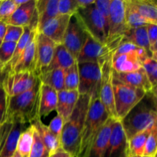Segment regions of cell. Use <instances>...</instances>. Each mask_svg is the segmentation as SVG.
Masks as SVG:
<instances>
[{
	"label": "cell",
	"mask_w": 157,
	"mask_h": 157,
	"mask_svg": "<svg viewBox=\"0 0 157 157\" xmlns=\"http://www.w3.org/2000/svg\"><path fill=\"white\" fill-rule=\"evenodd\" d=\"M40 88L41 82L38 79L36 85L30 90L15 96L8 97L5 122L31 124L40 118L38 116Z\"/></svg>",
	"instance_id": "obj_1"
},
{
	"label": "cell",
	"mask_w": 157,
	"mask_h": 157,
	"mask_svg": "<svg viewBox=\"0 0 157 157\" xmlns=\"http://www.w3.org/2000/svg\"><path fill=\"white\" fill-rule=\"evenodd\" d=\"M121 121L127 140L157 123L156 90L146 94Z\"/></svg>",
	"instance_id": "obj_2"
},
{
	"label": "cell",
	"mask_w": 157,
	"mask_h": 157,
	"mask_svg": "<svg viewBox=\"0 0 157 157\" xmlns=\"http://www.w3.org/2000/svg\"><path fill=\"white\" fill-rule=\"evenodd\" d=\"M90 104L89 95L80 94L73 112L63 126L61 136V148L73 157L76 156L78 151L80 136Z\"/></svg>",
	"instance_id": "obj_3"
},
{
	"label": "cell",
	"mask_w": 157,
	"mask_h": 157,
	"mask_svg": "<svg viewBox=\"0 0 157 157\" xmlns=\"http://www.w3.org/2000/svg\"><path fill=\"white\" fill-rule=\"evenodd\" d=\"M110 118L99 97L90 100L85 122L80 136L78 151L75 157H86L100 130Z\"/></svg>",
	"instance_id": "obj_4"
},
{
	"label": "cell",
	"mask_w": 157,
	"mask_h": 157,
	"mask_svg": "<svg viewBox=\"0 0 157 157\" xmlns=\"http://www.w3.org/2000/svg\"><path fill=\"white\" fill-rule=\"evenodd\" d=\"M113 98L117 120L122 121L127 113L144 98L147 92L124 84L113 78Z\"/></svg>",
	"instance_id": "obj_5"
},
{
	"label": "cell",
	"mask_w": 157,
	"mask_h": 157,
	"mask_svg": "<svg viewBox=\"0 0 157 157\" xmlns=\"http://www.w3.org/2000/svg\"><path fill=\"white\" fill-rule=\"evenodd\" d=\"M128 29L125 19L124 0H110L108 35L105 44L115 50Z\"/></svg>",
	"instance_id": "obj_6"
},
{
	"label": "cell",
	"mask_w": 157,
	"mask_h": 157,
	"mask_svg": "<svg viewBox=\"0 0 157 157\" xmlns=\"http://www.w3.org/2000/svg\"><path fill=\"white\" fill-rule=\"evenodd\" d=\"M113 52L109 54L98 62L101 67V84H100L99 99L104 105L106 111L110 118L117 120L115 110L113 98V69H112V55Z\"/></svg>",
	"instance_id": "obj_7"
},
{
	"label": "cell",
	"mask_w": 157,
	"mask_h": 157,
	"mask_svg": "<svg viewBox=\"0 0 157 157\" xmlns=\"http://www.w3.org/2000/svg\"><path fill=\"white\" fill-rule=\"evenodd\" d=\"M79 72L80 94H87L90 100L99 97L101 84V67L98 63H78Z\"/></svg>",
	"instance_id": "obj_8"
},
{
	"label": "cell",
	"mask_w": 157,
	"mask_h": 157,
	"mask_svg": "<svg viewBox=\"0 0 157 157\" xmlns=\"http://www.w3.org/2000/svg\"><path fill=\"white\" fill-rule=\"evenodd\" d=\"M77 14L88 35L98 42L105 44L107 35L104 21L94 5L81 8L78 10Z\"/></svg>",
	"instance_id": "obj_9"
},
{
	"label": "cell",
	"mask_w": 157,
	"mask_h": 157,
	"mask_svg": "<svg viewBox=\"0 0 157 157\" xmlns=\"http://www.w3.org/2000/svg\"><path fill=\"white\" fill-rule=\"evenodd\" d=\"M88 35L78 14L71 15L62 44L76 61Z\"/></svg>",
	"instance_id": "obj_10"
},
{
	"label": "cell",
	"mask_w": 157,
	"mask_h": 157,
	"mask_svg": "<svg viewBox=\"0 0 157 157\" xmlns=\"http://www.w3.org/2000/svg\"><path fill=\"white\" fill-rule=\"evenodd\" d=\"M150 58L144 49L134 45L129 52L112 55V69L117 73H128L143 67V62Z\"/></svg>",
	"instance_id": "obj_11"
},
{
	"label": "cell",
	"mask_w": 157,
	"mask_h": 157,
	"mask_svg": "<svg viewBox=\"0 0 157 157\" xmlns=\"http://www.w3.org/2000/svg\"><path fill=\"white\" fill-rule=\"evenodd\" d=\"M38 81V78L33 72H8L2 85L8 97L10 98L30 90Z\"/></svg>",
	"instance_id": "obj_12"
},
{
	"label": "cell",
	"mask_w": 157,
	"mask_h": 157,
	"mask_svg": "<svg viewBox=\"0 0 157 157\" xmlns=\"http://www.w3.org/2000/svg\"><path fill=\"white\" fill-rule=\"evenodd\" d=\"M104 157H130L128 140L123 128L122 123L114 120Z\"/></svg>",
	"instance_id": "obj_13"
},
{
	"label": "cell",
	"mask_w": 157,
	"mask_h": 157,
	"mask_svg": "<svg viewBox=\"0 0 157 157\" xmlns=\"http://www.w3.org/2000/svg\"><path fill=\"white\" fill-rule=\"evenodd\" d=\"M6 25L38 29L36 0H29L27 3L17 7L14 13L6 21Z\"/></svg>",
	"instance_id": "obj_14"
},
{
	"label": "cell",
	"mask_w": 157,
	"mask_h": 157,
	"mask_svg": "<svg viewBox=\"0 0 157 157\" xmlns=\"http://www.w3.org/2000/svg\"><path fill=\"white\" fill-rule=\"evenodd\" d=\"M113 52L114 51L112 50L108 45L98 42L88 35L76 61L78 63H98L104 57Z\"/></svg>",
	"instance_id": "obj_15"
},
{
	"label": "cell",
	"mask_w": 157,
	"mask_h": 157,
	"mask_svg": "<svg viewBox=\"0 0 157 157\" xmlns=\"http://www.w3.org/2000/svg\"><path fill=\"white\" fill-rule=\"evenodd\" d=\"M57 44L46 37L42 33L38 32L36 44V64L35 75L37 77L51 63Z\"/></svg>",
	"instance_id": "obj_16"
},
{
	"label": "cell",
	"mask_w": 157,
	"mask_h": 157,
	"mask_svg": "<svg viewBox=\"0 0 157 157\" xmlns=\"http://www.w3.org/2000/svg\"><path fill=\"white\" fill-rule=\"evenodd\" d=\"M70 18V15H57L44 23L38 32L42 33L57 44H62Z\"/></svg>",
	"instance_id": "obj_17"
},
{
	"label": "cell",
	"mask_w": 157,
	"mask_h": 157,
	"mask_svg": "<svg viewBox=\"0 0 157 157\" xmlns=\"http://www.w3.org/2000/svg\"><path fill=\"white\" fill-rule=\"evenodd\" d=\"M38 30H32L30 38L24 52L17 61L15 67L11 72L31 71L35 73L36 64V44Z\"/></svg>",
	"instance_id": "obj_18"
},
{
	"label": "cell",
	"mask_w": 157,
	"mask_h": 157,
	"mask_svg": "<svg viewBox=\"0 0 157 157\" xmlns=\"http://www.w3.org/2000/svg\"><path fill=\"white\" fill-rule=\"evenodd\" d=\"M113 78L127 85L144 90L147 93L156 90V89L153 88L150 84L143 67L137 71L128 73H117L113 71Z\"/></svg>",
	"instance_id": "obj_19"
},
{
	"label": "cell",
	"mask_w": 157,
	"mask_h": 157,
	"mask_svg": "<svg viewBox=\"0 0 157 157\" xmlns=\"http://www.w3.org/2000/svg\"><path fill=\"white\" fill-rule=\"evenodd\" d=\"M79 96L80 94L78 90H63L58 92V102L55 110L57 114L60 115L64 122L67 121L73 112Z\"/></svg>",
	"instance_id": "obj_20"
},
{
	"label": "cell",
	"mask_w": 157,
	"mask_h": 157,
	"mask_svg": "<svg viewBox=\"0 0 157 157\" xmlns=\"http://www.w3.org/2000/svg\"><path fill=\"white\" fill-rule=\"evenodd\" d=\"M113 121L114 119L110 117L104 124L101 130H100L98 136L94 141L90 151L86 157H104L106 150L108 145L109 138H110L112 124Z\"/></svg>",
	"instance_id": "obj_21"
},
{
	"label": "cell",
	"mask_w": 157,
	"mask_h": 157,
	"mask_svg": "<svg viewBox=\"0 0 157 157\" xmlns=\"http://www.w3.org/2000/svg\"><path fill=\"white\" fill-rule=\"evenodd\" d=\"M57 102H58V92L49 86L41 83L39 111H38L39 117H44L48 116L51 112L56 110Z\"/></svg>",
	"instance_id": "obj_22"
},
{
	"label": "cell",
	"mask_w": 157,
	"mask_h": 157,
	"mask_svg": "<svg viewBox=\"0 0 157 157\" xmlns=\"http://www.w3.org/2000/svg\"><path fill=\"white\" fill-rule=\"evenodd\" d=\"M31 124L33 125V127L37 130L39 136H41L43 144H44L47 150H48L50 156L54 154L55 152H57L59 149L61 148V140L58 139L57 136H55L50 131L48 127L43 124V122L40 118L35 120Z\"/></svg>",
	"instance_id": "obj_23"
},
{
	"label": "cell",
	"mask_w": 157,
	"mask_h": 157,
	"mask_svg": "<svg viewBox=\"0 0 157 157\" xmlns=\"http://www.w3.org/2000/svg\"><path fill=\"white\" fill-rule=\"evenodd\" d=\"M75 62H76V60L71 55L70 52L66 49L64 44H57L56 48H55V53H54L53 58H52V61H51V63L41 72L48 71L58 68L66 70V69L71 67Z\"/></svg>",
	"instance_id": "obj_24"
},
{
	"label": "cell",
	"mask_w": 157,
	"mask_h": 157,
	"mask_svg": "<svg viewBox=\"0 0 157 157\" xmlns=\"http://www.w3.org/2000/svg\"><path fill=\"white\" fill-rule=\"evenodd\" d=\"M26 124L21 123H13L0 152V157H12L16 151L18 140L23 130L26 128Z\"/></svg>",
	"instance_id": "obj_25"
},
{
	"label": "cell",
	"mask_w": 157,
	"mask_h": 157,
	"mask_svg": "<svg viewBox=\"0 0 157 157\" xmlns=\"http://www.w3.org/2000/svg\"><path fill=\"white\" fill-rule=\"evenodd\" d=\"M38 31L48 20L58 15V0H36Z\"/></svg>",
	"instance_id": "obj_26"
},
{
	"label": "cell",
	"mask_w": 157,
	"mask_h": 157,
	"mask_svg": "<svg viewBox=\"0 0 157 157\" xmlns=\"http://www.w3.org/2000/svg\"><path fill=\"white\" fill-rule=\"evenodd\" d=\"M122 41L131 43L137 47L144 49L147 52L149 57H152L151 52L150 51V43L147 37V25L128 29L124 35Z\"/></svg>",
	"instance_id": "obj_27"
},
{
	"label": "cell",
	"mask_w": 157,
	"mask_h": 157,
	"mask_svg": "<svg viewBox=\"0 0 157 157\" xmlns=\"http://www.w3.org/2000/svg\"><path fill=\"white\" fill-rule=\"evenodd\" d=\"M136 12L148 24L157 25V5L152 0H130Z\"/></svg>",
	"instance_id": "obj_28"
},
{
	"label": "cell",
	"mask_w": 157,
	"mask_h": 157,
	"mask_svg": "<svg viewBox=\"0 0 157 157\" xmlns=\"http://www.w3.org/2000/svg\"><path fill=\"white\" fill-rule=\"evenodd\" d=\"M41 84L49 86L57 92L64 90V70L53 69L43 71L38 76Z\"/></svg>",
	"instance_id": "obj_29"
},
{
	"label": "cell",
	"mask_w": 157,
	"mask_h": 157,
	"mask_svg": "<svg viewBox=\"0 0 157 157\" xmlns=\"http://www.w3.org/2000/svg\"><path fill=\"white\" fill-rule=\"evenodd\" d=\"M154 124L153 126H151V127H148L147 129H146L144 131L137 133L134 136H133L131 139L129 140L128 145L130 157L143 156L144 155L146 143H147V140L148 139L149 136H150V133L152 132V130H153V127L154 126Z\"/></svg>",
	"instance_id": "obj_30"
},
{
	"label": "cell",
	"mask_w": 157,
	"mask_h": 157,
	"mask_svg": "<svg viewBox=\"0 0 157 157\" xmlns=\"http://www.w3.org/2000/svg\"><path fill=\"white\" fill-rule=\"evenodd\" d=\"M32 30H35V29H32L30 27H29V26L24 27V32H23L22 35H21L19 41L16 43V46H15L13 56H12L11 61H9V62L8 63L7 65L5 67V70L7 72L12 71V70H13L14 67H15L17 61H18L19 58L21 57V54L24 52L25 48H26V45H27L28 42H29Z\"/></svg>",
	"instance_id": "obj_31"
},
{
	"label": "cell",
	"mask_w": 157,
	"mask_h": 157,
	"mask_svg": "<svg viewBox=\"0 0 157 157\" xmlns=\"http://www.w3.org/2000/svg\"><path fill=\"white\" fill-rule=\"evenodd\" d=\"M34 128L32 124L28 126L20 135L16 151L22 157H29L33 144Z\"/></svg>",
	"instance_id": "obj_32"
},
{
	"label": "cell",
	"mask_w": 157,
	"mask_h": 157,
	"mask_svg": "<svg viewBox=\"0 0 157 157\" xmlns=\"http://www.w3.org/2000/svg\"><path fill=\"white\" fill-rule=\"evenodd\" d=\"M125 5V19L129 29H136L141 26L147 25L148 23L141 17L132 6L130 0H124Z\"/></svg>",
	"instance_id": "obj_33"
},
{
	"label": "cell",
	"mask_w": 157,
	"mask_h": 157,
	"mask_svg": "<svg viewBox=\"0 0 157 157\" xmlns=\"http://www.w3.org/2000/svg\"><path fill=\"white\" fill-rule=\"evenodd\" d=\"M79 85V72L78 62L64 70V90H78Z\"/></svg>",
	"instance_id": "obj_34"
},
{
	"label": "cell",
	"mask_w": 157,
	"mask_h": 157,
	"mask_svg": "<svg viewBox=\"0 0 157 157\" xmlns=\"http://www.w3.org/2000/svg\"><path fill=\"white\" fill-rule=\"evenodd\" d=\"M29 157H50L48 150L43 144L41 136H39L35 129L34 130L33 144H32Z\"/></svg>",
	"instance_id": "obj_35"
},
{
	"label": "cell",
	"mask_w": 157,
	"mask_h": 157,
	"mask_svg": "<svg viewBox=\"0 0 157 157\" xmlns=\"http://www.w3.org/2000/svg\"><path fill=\"white\" fill-rule=\"evenodd\" d=\"M143 68L144 69L153 88L156 89L157 84V60L152 58H147L143 62Z\"/></svg>",
	"instance_id": "obj_36"
},
{
	"label": "cell",
	"mask_w": 157,
	"mask_h": 157,
	"mask_svg": "<svg viewBox=\"0 0 157 157\" xmlns=\"http://www.w3.org/2000/svg\"><path fill=\"white\" fill-rule=\"evenodd\" d=\"M110 0H96L94 1V4L104 19L107 38V35H108L109 20H110Z\"/></svg>",
	"instance_id": "obj_37"
},
{
	"label": "cell",
	"mask_w": 157,
	"mask_h": 157,
	"mask_svg": "<svg viewBox=\"0 0 157 157\" xmlns=\"http://www.w3.org/2000/svg\"><path fill=\"white\" fill-rule=\"evenodd\" d=\"M16 43L10 41H3L0 46V61L6 67L11 61L15 52Z\"/></svg>",
	"instance_id": "obj_38"
},
{
	"label": "cell",
	"mask_w": 157,
	"mask_h": 157,
	"mask_svg": "<svg viewBox=\"0 0 157 157\" xmlns=\"http://www.w3.org/2000/svg\"><path fill=\"white\" fill-rule=\"evenodd\" d=\"M157 123L154 124L152 132L150 133L144 148V156H153L157 153Z\"/></svg>",
	"instance_id": "obj_39"
},
{
	"label": "cell",
	"mask_w": 157,
	"mask_h": 157,
	"mask_svg": "<svg viewBox=\"0 0 157 157\" xmlns=\"http://www.w3.org/2000/svg\"><path fill=\"white\" fill-rule=\"evenodd\" d=\"M79 9L77 0H58V14L71 15Z\"/></svg>",
	"instance_id": "obj_40"
},
{
	"label": "cell",
	"mask_w": 157,
	"mask_h": 157,
	"mask_svg": "<svg viewBox=\"0 0 157 157\" xmlns=\"http://www.w3.org/2000/svg\"><path fill=\"white\" fill-rule=\"evenodd\" d=\"M147 32L150 43V51L152 55L151 58L157 60V25L147 24Z\"/></svg>",
	"instance_id": "obj_41"
},
{
	"label": "cell",
	"mask_w": 157,
	"mask_h": 157,
	"mask_svg": "<svg viewBox=\"0 0 157 157\" xmlns=\"http://www.w3.org/2000/svg\"><path fill=\"white\" fill-rule=\"evenodd\" d=\"M16 9L13 0H0V21L6 22Z\"/></svg>",
	"instance_id": "obj_42"
},
{
	"label": "cell",
	"mask_w": 157,
	"mask_h": 157,
	"mask_svg": "<svg viewBox=\"0 0 157 157\" xmlns=\"http://www.w3.org/2000/svg\"><path fill=\"white\" fill-rule=\"evenodd\" d=\"M23 32H24V28L23 27L7 25H6V32L4 38V41L17 43L21 38Z\"/></svg>",
	"instance_id": "obj_43"
},
{
	"label": "cell",
	"mask_w": 157,
	"mask_h": 157,
	"mask_svg": "<svg viewBox=\"0 0 157 157\" xmlns=\"http://www.w3.org/2000/svg\"><path fill=\"white\" fill-rule=\"evenodd\" d=\"M64 121L63 118L60 115L57 114L56 117L53 118L51 121L50 124L48 127L50 131L55 135V136L61 140V133H62L63 126H64Z\"/></svg>",
	"instance_id": "obj_44"
},
{
	"label": "cell",
	"mask_w": 157,
	"mask_h": 157,
	"mask_svg": "<svg viewBox=\"0 0 157 157\" xmlns=\"http://www.w3.org/2000/svg\"><path fill=\"white\" fill-rule=\"evenodd\" d=\"M7 103L8 95L5 90L2 83L0 84V126L2 125L6 121Z\"/></svg>",
	"instance_id": "obj_45"
},
{
	"label": "cell",
	"mask_w": 157,
	"mask_h": 157,
	"mask_svg": "<svg viewBox=\"0 0 157 157\" xmlns=\"http://www.w3.org/2000/svg\"><path fill=\"white\" fill-rule=\"evenodd\" d=\"M6 25H7L4 21H0V46L4 41V38L6 32Z\"/></svg>",
	"instance_id": "obj_46"
},
{
	"label": "cell",
	"mask_w": 157,
	"mask_h": 157,
	"mask_svg": "<svg viewBox=\"0 0 157 157\" xmlns=\"http://www.w3.org/2000/svg\"><path fill=\"white\" fill-rule=\"evenodd\" d=\"M50 157H73L70 153L66 152L62 148L59 149L57 152H55L54 154L51 155Z\"/></svg>",
	"instance_id": "obj_47"
},
{
	"label": "cell",
	"mask_w": 157,
	"mask_h": 157,
	"mask_svg": "<svg viewBox=\"0 0 157 157\" xmlns=\"http://www.w3.org/2000/svg\"><path fill=\"white\" fill-rule=\"evenodd\" d=\"M94 1L95 0H77V2H78L79 9H81V8H85L94 5Z\"/></svg>",
	"instance_id": "obj_48"
},
{
	"label": "cell",
	"mask_w": 157,
	"mask_h": 157,
	"mask_svg": "<svg viewBox=\"0 0 157 157\" xmlns=\"http://www.w3.org/2000/svg\"><path fill=\"white\" fill-rule=\"evenodd\" d=\"M13 1L15 2V4L16 5L17 7H18V6H22V5L27 3L29 2V0H13Z\"/></svg>",
	"instance_id": "obj_49"
},
{
	"label": "cell",
	"mask_w": 157,
	"mask_h": 157,
	"mask_svg": "<svg viewBox=\"0 0 157 157\" xmlns=\"http://www.w3.org/2000/svg\"><path fill=\"white\" fill-rule=\"evenodd\" d=\"M8 72L6 71V70H3V71H0V84L3 82L4 81L5 78H6V75Z\"/></svg>",
	"instance_id": "obj_50"
},
{
	"label": "cell",
	"mask_w": 157,
	"mask_h": 157,
	"mask_svg": "<svg viewBox=\"0 0 157 157\" xmlns=\"http://www.w3.org/2000/svg\"><path fill=\"white\" fill-rule=\"evenodd\" d=\"M12 157H22V156H21V155H20L19 153H18V152L15 151V153H14V154H13V156H12Z\"/></svg>",
	"instance_id": "obj_51"
},
{
	"label": "cell",
	"mask_w": 157,
	"mask_h": 157,
	"mask_svg": "<svg viewBox=\"0 0 157 157\" xmlns=\"http://www.w3.org/2000/svg\"><path fill=\"white\" fill-rule=\"evenodd\" d=\"M3 70H5V66L4 64L1 62V61H0V71H3Z\"/></svg>",
	"instance_id": "obj_52"
},
{
	"label": "cell",
	"mask_w": 157,
	"mask_h": 157,
	"mask_svg": "<svg viewBox=\"0 0 157 157\" xmlns=\"http://www.w3.org/2000/svg\"><path fill=\"white\" fill-rule=\"evenodd\" d=\"M153 156H144V155H143V156H130V157H153Z\"/></svg>",
	"instance_id": "obj_53"
},
{
	"label": "cell",
	"mask_w": 157,
	"mask_h": 157,
	"mask_svg": "<svg viewBox=\"0 0 157 157\" xmlns=\"http://www.w3.org/2000/svg\"><path fill=\"white\" fill-rule=\"evenodd\" d=\"M153 157H157V153H156V155H155V156H153Z\"/></svg>",
	"instance_id": "obj_54"
},
{
	"label": "cell",
	"mask_w": 157,
	"mask_h": 157,
	"mask_svg": "<svg viewBox=\"0 0 157 157\" xmlns=\"http://www.w3.org/2000/svg\"><path fill=\"white\" fill-rule=\"evenodd\" d=\"M0 151H1V147H0Z\"/></svg>",
	"instance_id": "obj_55"
}]
</instances>
